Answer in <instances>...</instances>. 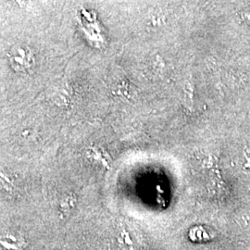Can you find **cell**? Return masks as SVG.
<instances>
[{
	"label": "cell",
	"mask_w": 250,
	"mask_h": 250,
	"mask_svg": "<svg viewBox=\"0 0 250 250\" xmlns=\"http://www.w3.org/2000/svg\"><path fill=\"white\" fill-rule=\"evenodd\" d=\"M9 61L16 71H27L35 65V56L28 45L17 44L9 49Z\"/></svg>",
	"instance_id": "1"
},
{
	"label": "cell",
	"mask_w": 250,
	"mask_h": 250,
	"mask_svg": "<svg viewBox=\"0 0 250 250\" xmlns=\"http://www.w3.org/2000/svg\"><path fill=\"white\" fill-rule=\"evenodd\" d=\"M234 12L240 23L250 26V0H239Z\"/></svg>",
	"instance_id": "2"
}]
</instances>
